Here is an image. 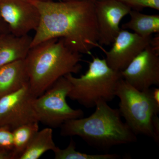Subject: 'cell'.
<instances>
[{
    "label": "cell",
    "mask_w": 159,
    "mask_h": 159,
    "mask_svg": "<svg viewBox=\"0 0 159 159\" xmlns=\"http://www.w3.org/2000/svg\"><path fill=\"white\" fill-rule=\"evenodd\" d=\"M40 14L31 48L51 39L62 38L71 50L91 55L98 45L95 5L88 0H29Z\"/></svg>",
    "instance_id": "cell-1"
},
{
    "label": "cell",
    "mask_w": 159,
    "mask_h": 159,
    "mask_svg": "<svg viewBox=\"0 0 159 159\" xmlns=\"http://www.w3.org/2000/svg\"><path fill=\"white\" fill-rule=\"evenodd\" d=\"M82 54L71 50L62 38L51 39L31 47L25 59L29 86L39 97L59 78L82 69Z\"/></svg>",
    "instance_id": "cell-2"
},
{
    "label": "cell",
    "mask_w": 159,
    "mask_h": 159,
    "mask_svg": "<svg viewBox=\"0 0 159 159\" xmlns=\"http://www.w3.org/2000/svg\"><path fill=\"white\" fill-rule=\"evenodd\" d=\"M107 103L99 100L89 116L65 122L60 127L61 135L80 137L91 147L101 151L136 142L137 135L122 122L119 109L112 108Z\"/></svg>",
    "instance_id": "cell-3"
},
{
    "label": "cell",
    "mask_w": 159,
    "mask_h": 159,
    "mask_svg": "<svg viewBox=\"0 0 159 159\" xmlns=\"http://www.w3.org/2000/svg\"><path fill=\"white\" fill-rule=\"evenodd\" d=\"M89 69L80 77L73 74L65 77L70 81L71 89L68 97L77 101L86 108L95 107L100 100L111 101L116 97L117 87L122 79L120 72L111 68L105 58L93 57Z\"/></svg>",
    "instance_id": "cell-4"
},
{
    "label": "cell",
    "mask_w": 159,
    "mask_h": 159,
    "mask_svg": "<svg viewBox=\"0 0 159 159\" xmlns=\"http://www.w3.org/2000/svg\"><path fill=\"white\" fill-rule=\"evenodd\" d=\"M119 112L125 122L136 135L152 138V121L158 115L159 109L151 97L149 89L139 91L121 79L117 87Z\"/></svg>",
    "instance_id": "cell-5"
},
{
    "label": "cell",
    "mask_w": 159,
    "mask_h": 159,
    "mask_svg": "<svg viewBox=\"0 0 159 159\" xmlns=\"http://www.w3.org/2000/svg\"><path fill=\"white\" fill-rule=\"evenodd\" d=\"M70 89V81L65 77H61L43 93L34 98L33 107L39 122L57 128L69 120L84 117L82 110L74 109L66 102Z\"/></svg>",
    "instance_id": "cell-6"
},
{
    "label": "cell",
    "mask_w": 159,
    "mask_h": 159,
    "mask_svg": "<svg viewBox=\"0 0 159 159\" xmlns=\"http://www.w3.org/2000/svg\"><path fill=\"white\" fill-rule=\"evenodd\" d=\"M35 98L29 84L0 98V127L14 130L21 125L38 122L33 107Z\"/></svg>",
    "instance_id": "cell-7"
},
{
    "label": "cell",
    "mask_w": 159,
    "mask_h": 159,
    "mask_svg": "<svg viewBox=\"0 0 159 159\" xmlns=\"http://www.w3.org/2000/svg\"><path fill=\"white\" fill-rule=\"evenodd\" d=\"M120 73L122 79L139 91L159 87V54L149 45Z\"/></svg>",
    "instance_id": "cell-8"
},
{
    "label": "cell",
    "mask_w": 159,
    "mask_h": 159,
    "mask_svg": "<svg viewBox=\"0 0 159 159\" xmlns=\"http://www.w3.org/2000/svg\"><path fill=\"white\" fill-rule=\"evenodd\" d=\"M152 36L142 37L121 29L114 40L111 48L107 51L98 44L97 48L104 52L107 65L114 70H125L137 55L150 44Z\"/></svg>",
    "instance_id": "cell-9"
},
{
    "label": "cell",
    "mask_w": 159,
    "mask_h": 159,
    "mask_svg": "<svg viewBox=\"0 0 159 159\" xmlns=\"http://www.w3.org/2000/svg\"><path fill=\"white\" fill-rule=\"evenodd\" d=\"M0 16L10 32L18 36L35 31L40 20L39 11L29 0H0Z\"/></svg>",
    "instance_id": "cell-10"
},
{
    "label": "cell",
    "mask_w": 159,
    "mask_h": 159,
    "mask_svg": "<svg viewBox=\"0 0 159 159\" xmlns=\"http://www.w3.org/2000/svg\"><path fill=\"white\" fill-rule=\"evenodd\" d=\"M99 40L100 46H108L121 30V20L131 9L118 0H98L94 2Z\"/></svg>",
    "instance_id": "cell-11"
},
{
    "label": "cell",
    "mask_w": 159,
    "mask_h": 159,
    "mask_svg": "<svg viewBox=\"0 0 159 159\" xmlns=\"http://www.w3.org/2000/svg\"><path fill=\"white\" fill-rule=\"evenodd\" d=\"M32 37L18 36L12 33L0 35V67L26 58L31 48Z\"/></svg>",
    "instance_id": "cell-12"
},
{
    "label": "cell",
    "mask_w": 159,
    "mask_h": 159,
    "mask_svg": "<svg viewBox=\"0 0 159 159\" xmlns=\"http://www.w3.org/2000/svg\"><path fill=\"white\" fill-rule=\"evenodd\" d=\"M29 84L25 59L0 67V98Z\"/></svg>",
    "instance_id": "cell-13"
},
{
    "label": "cell",
    "mask_w": 159,
    "mask_h": 159,
    "mask_svg": "<svg viewBox=\"0 0 159 159\" xmlns=\"http://www.w3.org/2000/svg\"><path fill=\"white\" fill-rule=\"evenodd\" d=\"M129 15L130 20L122 25V29H130L142 37L159 33V15L143 14L134 10H131Z\"/></svg>",
    "instance_id": "cell-14"
},
{
    "label": "cell",
    "mask_w": 159,
    "mask_h": 159,
    "mask_svg": "<svg viewBox=\"0 0 159 159\" xmlns=\"http://www.w3.org/2000/svg\"><path fill=\"white\" fill-rule=\"evenodd\" d=\"M53 139V130L48 127L39 130L19 159H38L49 151L57 148Z\"/></svg>",
    "instance_id": "cell-15"
},
{
    "label": "cell",
    "mask_w": 159,
    "mask_h": 159,
    "mask_svg": "<svg viewBox=\"0 0 159 159\" xmlns=\"http://www.w3.org/2000/svg\"><path fill=\"white\" fill-rule=\"evenodd\" d=\"M38 122L21 125L12 130L14 141L13 153L16 159H19L28 147L31 140L39 130Z\"/></svg>",
    "instance_id": "cell-16"
},
{
    "label": "cell",
    "mask_w": 159,
    "mask_h": 159,
    "mask_svg": "<svg viewBox=\"0 0 159 159\" xmlns=\"http://www.w3.org/2000/svg\"><path fill=\"white\" fill-rule=\"evenodd\" d=\"M76 143L71 139L66 148L61 149L57 147L53 152L55 159H118L121 156L117 154H91L83 153L76 150Z\"/></svg>",
    "instance_id": "cell-17"
},
{
    "label": "cell",
    "mask_w": 159,
    "mask_h": 159,
    "mask_svg": "<svg viewBox=\"0 0 159 159\" xmlns=\"http://www.w3.org/2000/svg\"><path fill=\"white\" fill-rule=\"evenodd\" d=\"M130 8L140 11L145 8L159 10V0H118Z\"/></svg>",
    "instance_id": "cell-18"
},
{
    "label": "cell",
    "mask_w": 159,
    "mask_h": 159,
    "mask_svg": "<svg viewBox=\"0 0 159 159\" xmlns=\"http://www.w3.org/2000/svg\"><path fill=\"white\" fill-rule=\"evenodd\" d=\"M14 141L12 131L5 127H0V150L13 152Z\"/></svg>",
    "instance_id": "cell-19"
},
{
    "label": "cell",
    "mask_w": 159,
    "mask_h": 159,
    "mask_svg": "<svg viewBox=\"0 0 159 159\" xmlns=\"http://www.w3.org/2000/svg\"><path fill=\"white\" fill-rule=\"evenodd\" d=\"M152 139L157 143H159V118L158 115H155L152 121Z\"/></svg>",
    "instance_id": "cell-20"
},
{
    "label": "cell",
    "mask_w": 159,
    "mask_h": 159,
    "mask_svg": "<svg viewBox=\"0 0 159 159\" xmlns=\"http://www.w3.org/2000/svg\"><path fill=\"white\" fill-rule=\"evenodd\" d=\"M150 45L157 53L159 54V33L157 34L156 36L152 38L151 41L150 43Z\"/></svg>",
    "instance_id": "cell-21"
},
{
    "label": "cell",
    "mask_w": 159,
    "mask_h": 159,
    "mask_svg": "<svg viewBox=\"0 0 159 159\" xmlns=\"http://www.w3.org/2000/svg\"><path fill=\"white\" fill-rule=\"evenodd\" d=\"M9 32H10V31L9 27L0 16V35Z\"/></svg>",
    "instance_id": "cell-22"
},
{
    "label": "cell",
    "mask_w": 159,
    "mask_h": 159,
    "mask_svg": "<svg viewBox=\"0 0 159 159\" xmlns=\"http://www.w3.org/2000/svg\"><path fill=\"white\" fill-rule=\"evenodd\" d=\"M0 159H16L13 152L0 150Z\"/></svg>",
    "instance_id": "cell-23"
},
{
    "label": "cell",
    "mask_w": 159,
    "mask_h": 159,
    "mask_svg": "<svg viewBox=\"0 0 159 159\" xmlns=\"http://www.w3.org/2000/svg\"><path fill=\"white\" fill-rule=\"evenodd\" d=\"M88 1H91V2H96V1H98V0H88Z\"/></svg>",
    "instance_id": "cell-24"
},
{
    "label": "cell",
    "mask_w": 159,
    "mask_h": 159,
    "mask_svg": "<svg viewBox=\"0 0 159 159\" xmlns=\"http://www.w3.org/2000/svg\"><path fill=\"white\" fill-rule=\"evenodd\" d=\"M41 1H49V0H41ZM62 1H70V0H62Z\"/></svg>",
    "instance_id": "cell-25"
}]
</instances>
